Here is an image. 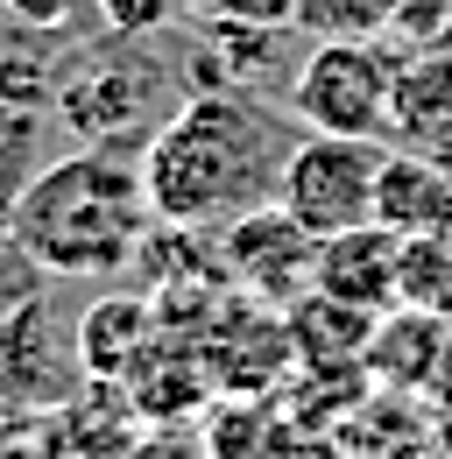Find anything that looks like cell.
Wrapping results in <instances>:
<instances>
[{
	"label": "cell",
	"mask_w": 452,
	"mask_h": 459,
	"mask_svg": "<svg viewBox=\"0 0 452 459\" xmlns=\"http://www.w3.org/2000/svg\"><path fill=\"white\" fill-rule=\"evenodd\" d=\"M304 134L262 100L233 92V85H205L184 92L177 114L149 134L142 149V184L149 205L170 227H226L255 205H269L282 191V163Z\"/></svg>",
	"instance_id": "obj_1"
},
{
	"label": "cell",
	"mask_w": 452,
	"mask_h": 459,
	"mask_svg": "<svg viewBox=\"0 0 452 459\" xmlns=\"http://www.w3.org/2000/svg\"><path fill=\"white\" fill-rule=\"evenodd\" d=\"M149 184L135 149L85 142L78 156L43 163L14 205V240L50 276H120L149 240Z\"/></svg>",
	"instance_id": "obj_2"
},
{
	"label": "cell",
	"mask_w": 452,
	"mask_h": 459,
	"mask_svg": "<svg viewBox=\"0 0 452 459\" xmlns=\"http://www.w3.org/2000/svg\"><path fill=\"white\" fill-rule=\"evenodd\" d=\"M56 120L78 134V142H100V149H149V134L177 114V71L156 64L149 50H135V36H113L100 50L71 64L56 78Z\"/></svg>",
	"instance_id": "obj_3"
},
{
	"label": "cell",
	"mask_w": 452,
	"mask_h": 459,
	"mask_svg": "<svg viewBox=\"0 0 452 459\" xmlns=\"http://www.w3.org/2000/svg\"><path fill=\"white\" fill-rule=\"evenodd\" d=\"M396 64L382 36H318L311 57L290 71V114L318 134H389Z\"/></svg>",
	"instance_id": "obj_4"
},
{
	"label": "cell",
	"mask_w": 452,
	"mask_h": 459,
	"mask_svg": "<svg viewBox=\"0 0 452 459\" xmlns=\"http://www.w3.org/2000/svg\"><path fill=\"white\" fill-rule=\"evenodd\" d=\"M382 134H318L304 127V142L282 163V205L318 233H346L361 220H375V177H382Z\"/></svg>",
	"instance_id": "obj_5"
},
{
	"label": "cell",
	"mask_w": 452,
	"mask_h": 459,
	"mask_svg": "<svg viewBox=\"0 0 452 459\" xmlns=\"http://www.w3.org/2000/svg\"><path fill=\"white\" fill-rule=\"evenodd\" d=\"M220 269L233 290H248L255 304L282 311L290 297H304L318 283V233L304 227L282 198H269V205H255V212L220 227Z\"/></svg>",
	"instance_id": "obj_6"
},
{
	"label": "cell",
	"mask_w": 452,
	"mask_h": 459,
	"mask_svg": "<svg viewBox=\"0 0 452 459\" xmlns=\"http://www.w3.org/2000/svg\"><path fill=\"white\" fill-rule=\"evenodd\" d=\"M85 389V368H78V346L56 340L50 304L43 297H22L0 311V403L7 410H56L64 396Z\"/></svg>",
	"instance_id": "obj_7"
},
{
	"label": "cell",
	"mask_w": 452,
	"mask_h": 459,
	"mask_svg": "<svg viewBox=\"0 0 452 459\" xmlns=\"http://www.w3.org/2000/svg\"><path fill=\"white\" fill-rule=\"evenodd\" d=\"M318 290H333V297L382 318L389 304H403V233H389L382 220L326 233L318 240Z\"/></svg>",
	"instance_id": "obj_8"
},
{
	"label": "cell",
	"mask_w": 452,
	"mask_h": 459,
	"mask_svg": "<svg viewBox=\"0 0 452 459\" xmlns=\"http://www.w3.org/2000/svg\"><path fill=\"white\" fill-rule=\"evenodd\" d=\"M56 459H135L142 453V410L127 403L120 382H85L78 396H64L56 410H43Z\"/></svg>",
	"instance_id": "obj_9"
},
{
	"label": "cell",
	"mask_w": 452,
	"mask_h": 459,
	"mask_svg": "<svg viewBox=\"0 0 452 459\" xmlns=\"http://www.w3.org/2000/svg\"><path fill=\"white\" fill-rule=\"evenodd\" d=\"M389 134L410 149L452 156V43H417L396 64V100H389Z\"/></svg>",
	"instance_id": "obj_10"
},
{
	"label": "cell",
	"mask_w": 452,
	"mask_h": 459,
	"mask_svg": "<svg viewBox=\"0 0 452 459\" xmlns=\"http://www.w3.org/2000/svg\"><path fill=\"white\" fill-rule=\"evenodd\" d=\"M156 333H163L156 297H127V290L92 297V304H85V318H78V333H71L85 382H127V368L156 346Z\"/></svg>",
	"instance_id": "obj_11"
},
{
	"label": "cell",
	"mask_w": 452,
	"mask_h": 459,
	"mask_svg": "<svg viewBox=\"0 0 452 459\" xmlns=\"http://www.w3.org/2000/svg\"><path fill=\"white\" fill-rule=\"evenodd\" d=\"M333 446L339 459H424L431 453V410H424V396H403V389H368L333 424Z\"/></svg>",
	"instance_id": "obj_12"
},
{
	"label": "cell",
	"mask_w": 452,
	"mask_h": 459,
	"mask_svg": "<svg viewBox=\"0 0 452 459\" xmlns=\"http://www.w3.org/2000/svg\"><path fill=\"white\" fill-rule=\"evenodd\" d=\"M375 220L389 233L452 227V156H431V149H396V156H382Z\"/></svg>",
	"instance_id": "obj_13"
},
{
	"label": "cell",
	"mask_w": 452,
	"mask_h": 459,
	"mask_svg": "<svg viewBox=\"0 0 452 459\" xmlns=\"http://www.w3.org/2000/svg\"><path fill=\"white\" fill-rule=\"evenodd\" d=\"M439 340H446V318L439 311H417V304H389L368 333V382L375 389H403V396H424L431 382V360H439Z\"/></svg>",
	"instance_id": "obj_14"
},
{
	"label": "cell",
	"mask_w": 452,
	"mask_h": 459,
	"mask_svg": "<svg viewBox=\"0 0 452 459\" xmlns=\"http://www.w3.org/2000/svg\"><path fill=\"white\" fill-rule=\"evenodd\" d=\"M282 325H290V346H297L304 368H333V360H361L368 353L375 311H361V304H346V297L311 283L304 297L282 304Z\"/></svg>",
	"instance_id": "obj_15"
},
{
	"label": "cell",
	"mask_w": 452,
	"mask_h": 459,
	"mask_svg": "<svg viewBox=\"0 0 452 459\" xmlns=\"http://www.w3.org/2000/svg\"><path fill=\"white\" fill-rule=\"evenodd\" d=\"M290 438H297V424L282 417L276 396H220L198 424L205 459H282Z\"/></svg>",
	"instance_id": "obj_16"
},
{
	"label": "cell",
	"mask_w": 452,
	"mask_h": 459,
	"mask_svg": "<svg viewBox=\"0 0 452 459\" xmlns=\"http://www.w3.org/2000/svg\"><path fill=\"white\" fill-rule=\"evenodd\" d=\"M403 304L439 311L452 325V227L403 233Z\"/></svg>",
	"instance_id": "obj_17"
},
{
	"label": "cell",
	"mask_w": 452,
	"mask_h": 459,
	"mask_svg": "<svg viewBox=\"0 0 452 459\" xmlns=\"http://www.w3.org/2000/svg\"><path fill=\"white\" fill-rule=\"evenodd\" d=\"M43 134H50L43 107L0 100V198H7V205H22V191L43 170Z\"/></svg>",
	"instance_id": "obj_18"
},
{
	"label": "cell",
	"mask_w": 452,
	"mask_h": 459,
	"mask_svg": "<svg viewBox=\"0 0 452 459\" xmlns=\"http://www.w3.org/2000/svg\"><path fill=\"white\" fill-rule=\"evenodd\" d=\"M403 0H297L290 22L304 36H389Z\"/></svg>",
	"instance_id": "obj_19"
},
{
	"label": "cell",
	"mask_w": 452,
	"mask_h": 459,
	"mask_svg": "<svg viewBox=\"0 0 452 459\" xmlns=\"http://www.w3.org/2000/svg\"><path fill=\"white\" fill-rule=\"evenodd\" d=\"M22 29H64L71 14H78V0H0Z\"/></svg>",
	"instance_id": "obj_20"
},
{
	"label": "cell",
	"mask_w": 452,
	"mask_h": 459,
	"mask_svg": "<svg viewBox=\"0 0 452 459\" xmlns=\"http://www.w3.org/2000/svg\"><path fill=\"white\" fill-rule=\"evenodd\" d=\"M0 459H56V453H50V431H43V424H22V417H14V424L0 431Z\"/></svg>",
	"instance_id": "obj_21"
},
{
	"label": "cell",
	"mask_w": 452,
	"mask_h": 459,
	"mask_svg": "<svg viewBox=\"0 0 452 459\" xmlns=\"http://www.w3.org/2000/svg\"><path fill=\"white\" fill-rule=\"evenodd\" d=\"M424 410H431V417H439V410H452V325H446V340H439L431 382H424Z\"/></svg>",
	"instance_id": "obj_22"
},
{
	"label": "cell",
	"mask_w": 452,
	"mask_h": 459,
	"mask_svg": "<svg viewBox=\"0 0 452 459\" xmlns=\"http://www.w3.org/2000/svg\"><path fill=\"white\" fill-rule=\"evenodd\" d=\"M213 7H220V14H240V22H282V29H297V22H290L297 0H213Z\"/></svg>",
	"instance_id": "obj_23"
},
{
	"label": "cell",
	"mask_w": 452,
	"mask_h": 459,
	"mask_svg": "<svg viewBox=\"0 0 452 459\" xmlns=\"http://www.w3.org/2000/svg\"><path fill=\"white\" fill-rule=\"evenodd\" d=\"M431 453L452 459V410H439V417H431Z\"/></svg>",
	"instance_id": "obj_24"
},
{
	"label": "cell",
	"mask_w": 452,
	"mask_h": 459,
	"mask_svg": "<svg viewBox=\"0 0 452 459\" xmlns=\"http://www.w3.org/2000/svg\"><path fill=\"white\" fill-rule=\"evenodd\" d=\"M14 417H22V410H7V403H0V431H7V424H14Z\"/></svg>",
	"instance_id": "obj_25"
},
{
	"label": "cell",
	"mask_w": 452,
	"mask_h": 459,
	"mask_svg": "<svg viewBox=\"0 0 452 459\" xmlns=\"http://www.w3.org/2000/svg\"><path fill=\"white\" fill-rule=\"evenodd\" d=\"M424 459H446V453H424Z\"/></svg>",
	"instance_id": "obj_26"
}]
</instances>
